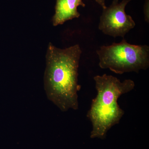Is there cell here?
<instances>
[{"mask_svg":"<svg viewBox=\"0 0 149 149\" xmlns=\"http://www.w3.org/2000/svg\"><path fill=\"white\" fill-rule=\"evenodd\" d=\"M99 66L116 74L146 70L149 66V47L131 45L123 39L119 43L103 46L97 51Z\"/></svg>","mask_w":149,"mask_h":149,"instance_id":"obj_3","label":"cell"},{"mask_svg":"<svg viewBox=\"0 0 149 149\" xmlns=\"http://www.w3.org/2000/svg\"><path fill=\"white\" fill-rule=\"evenodd\" d=\"M144 14L145 21L149 22V0H146L144 5Z\"/></svg>","mask_w":149,"mask_h":149,"instance_id":"obj_6","label":"cell"},{"mask_svg":"<svg viewBox=\"0 0 149 149\" xmlns=\"http://www.w3.org/2000/svg\"><path fill=\"white\" fill-rule=\"evenodd\" d=\"M97 91L87 117L93 125L91 139H104L108 131L118 124L124 111L118 103L119 97L135 88L133 80L127 79L120 82L117 77L104 74L94 77Z\"/></svg>","mask_w":149,"mask_h":149,"instance_id":"obj_2","label":"cell"},{"mask_svg":"<svg viewBox=\"0 0 149 149\" xmlns=\"http://www.w3.org/2000/svg\"><path fill=\"white\" fill-rule=\"evenodd\" d=\"M131 0H113L109 6L103 9L100 18L99 29L105 35L123 38L136 26L132 17L125 12L126 5Z\"/></svg>","mask_w":149,"mask_h":149,"instance_id":"obj_4","label":"cell"},{"mask_svg":"<svg viewBox=\"0 0 149 149\" xmlns=\"http://www.w3.org/2000/svg\"><path fill=\"white\" fill-rule=\"evenodd\" d=\"M96 2L98 3L103 9L106 8L107 6H106L105 1L106 0H95Z\"/></svg>","mask_w":149,"mask_h":149,"instance_id":"obj_7","label":"cell"},{"mask_svg":"<svg viewBox=\"0 0 149 149\" xmlns=\"http://www.w3.org/2000/svg\"><path fill=\"white\" fill-rule=\"evenodd\" d=\"M79 6H85L83 0H56L55 13L52 20L54 26L62 24L68 20L79 17L80 15L77 11Z\"/></svg>","mask_w":149,"mask_h":149,"instance_id":"obj_5","label":"cell"},{"mask_svg":"<svg viewBox=\"0 0 149 149\" xmlns=\"http://www.w3.org/2000/svg\"><path fill=\"white\" fill-rule=\"evenodd\" d=\"M82 50L78 45L59 49L51 43L46 56L44 88L48 100L62 111L78 109V68Z\"/></svg>","mask_w":149,"mask_h":149,"instance_id":"obj_1","label":"cell"}]
</instances>
